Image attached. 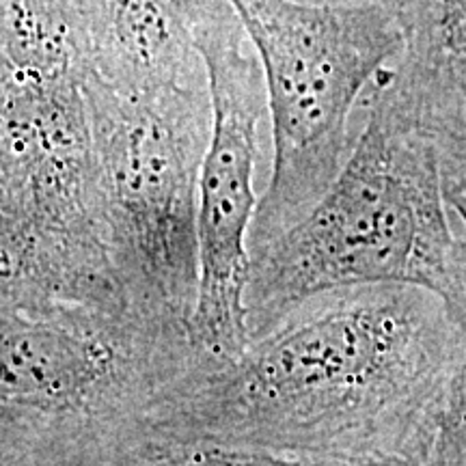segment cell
Returning a JSON list of instances; mask_svg holds the SVG:
<instances>
[{
    "label": "cell",
    "instance_id": "obj_16",
    "mask_svg": "<svg viewBox=\"0 0 466 466\" xmlns=\"http://www.w3.org/2000/svg\"><path fill=\"white\" fill-rule=\"evenodd\" d=\"M313 3H339V0H313Z\"/></svg>",
    "mask_w": 466,
    "mask_h": 466
},
{
    "label": "cell",
    "instance_id": "obj_9",
    "mask_svg": "<svg viewBox=\"0 0 466 466\" xmlns=\"http://www.w3.org/2000/svg\"><path fill=\"white\" fill-rule=\"evenodd\" d=\"M408 46L393 67L391 89L415 106L466 93V0H393Z\"/></svg>",
    "mask_w": 466,
    "mask_h": 466
},
{
    "label": "cell",
    "instance_id": "obj_8",
    "mask_svg": "<svg viewBox=\"0 0 466 466\" xmlns=\"http://www.w3.org/2000/svg\"><path fill=\"white\" fill-rule=\"evenodd\" d=\"M206 0H69L85 74L121 96L206 89Z\"/></svg>",
    "mask_w": 466,
    "mask_h": 466
},
{
    "label": "cell",
    "instance_id": "obj_13",
    "mask_svg": "<svg viewBox=\"0 0 466 466\" xmlns=\"http://www.w3.org/2000/svg\"><path fill=\"white\" fill-rule=\"evenodd\" d=\"M419 126L432 134L442 156L466 165V96L428 110Z\"/></svg>",
    "mask_w": 466,
    "mask_h": 466
},
{
    "label": "cell",
    "instance_id": "obj_14",
    "mask_svg": "<svg viewBox=\"0 0 466 466\" xmlns=\"http://www.w3.org/2000/svg\"><path fill=\"white\" fill-rule=\"evenodd\" d=\"M441 171L445 199L466 233V165L441 154Z\"/></svg>",
    "mask_w": 466,
    "mask_h": 466
},
{
    "label": "cell",
    "instance_id": "obj_15",
    "mask_svg": "<svg viewBox=\"0 0 466 466\" xmlns=\"http://www.w3.org/2000/svg\"><path fill=\"white\" fill-rule=\"evenodd\" d=\"M0 466H22V464H0ZM104 466H121V464H119V460H116V462H113V464H104Z\"/></svg>",
    "mask_w": 466,
    "mask_h": 466
},
{
    "label": "cell",
    "instance_id": "obj_3",
    "mask_svg": "<svg viewBox=\"0 0 466 466\" xmlns=\"http://www.w3.org/2000/svg\"><path fill=\"white\" fill-rule=\"evenodd\" d=\"M190 329L132 307L0 309V464H113L199 363Z\"/></svg>",
    "mask_w": 466,
    "mask_h": 466
},
{
    "label": "cell",
    "instance_id": "obj_12",
    "mask_svg": "<svg viewBox=\"0 0 466 466\" xmlns=\"http://www.w3.org/2000/svg\"><path fill=\"white\" fill-rule=\"evenodd\" d=\"M425 466H466V359L453 380L439 434Z\"/></svg>",
    "mask_w": 466,
    "mask_h": 466
},
{
    "label": "cell",
    "instance_id": "obj_1",
    "mask_svg": "<svg viewBox=\"0 0 466 466\" xmlns=\"http://www.w3.org/2000/svg\"><path fill=\"white\" fill-rule=\"evenodd\" d=\"M464 359L466 330L434 291H330L238 357H201L158 400L147 432L425 466Z\"/></svg>",
    "mask_w": 466,
    "mask_h": 466
},
{
    "label": "cell",
    "instance_id": "obj_2",
    "mask_svg": "<svg viewBox=\"0 0 466 466\" xmlns=\"http://www.w3.org/2000/svg\"><path fill=\"white\" fill-rule=\"evenodd\" d=\"M346 167L294 227L250 258L248 341L330 291L412 285L466 330V233L451 223L434 137L376 83Z\"/></svg>",
    "mask_w": 466,
    "mask_h": 466
},
{
    "label": "cell",
    "instance_id": "obj_6",
    "mask_svg": "<svg viewBox=\"0 0 466 466\" xmlns=\"http://www.w3.org/2000/svg\"><path fill=\"white\" fill-rule=\"evenodd\" d=\"M115 277L145 318L190 329L199 289L206 89L121 96L83 74Z\"/></svg>",
    "mask_w": 466,
    "mask_h": 466
},
{
    "label": "cell",
    "instance_id": "obj_11",
    "mask_svg": "<svg viewBox=\"0 0 466 466\" xmlns=\"http://www.w3.org/2000/svg\"><path fill=\"white\" fill-rule=\"evenodd\" d=\"M121 466H415L316 456L264 445L168 439L145 432L121 451Z\"/></svg>",
    "mask_w": 466,
    "mask_h": 466
},
{
    "label": "cell",
    "instance_id": "obj_10",
    "mask_svg": "<svg viewBox=\"0 0 466 466\" xmlns=\"http://www.w3.org/2000/svg\"><path fill=\"white\" fill-rule=\"evenodd\" d=\"M0 72L58 78L83 76L69 0H0Z\"/></svg>",
    "mask_w": 466,
    "mask_h": 466
},
{
    "label": "cell",
    "instance_id": "obj_4",
    "mask_svg": "<svg viewBox=\"0 0 466 466\" xmlns=\"http://www.w3.org/2000/svg\"><path fill=\"white\" fill-rule=\"evenodd\" d=\"M264 69L272 165L250 258L307 217L346 167L352 119L408 46L393 0H229Z\"/></svg>",
    "mask_w": 466,
    "mask_h": 466
},
{
    "label": "cell",
    "instance_id": "obj_7",
    "mask_svg": "<svg viewBox=\"0 0 466 466\" xmlns=\"http://www.w3.org/2000/svg\"><path fill=\"white\" fill-rule=\"evenodd\" d=\"M197 44L208 69L212 132L199 182V289L190 335L203 357L223 360L248 346L255 165L268 100L259 56L229 0H206Z\"/></svg>",
    "mask_w": 466,
    "mask_h": 466
},
{
    "label": "cell",
    "instance_id": "obj_5",
    "mask_svg": "<svg viewBox=\"0 0 466 466\" xmlns=\"http://www.w3.org/2000/svg\"><path fill=\"white\" fill-rule=\"evenodd\" d=\"M130 307L116 283L83 76L0 72V309Z\"/></svg>",
    "mask_w": 466,
    "mask_h": 466
}]
</instances>
